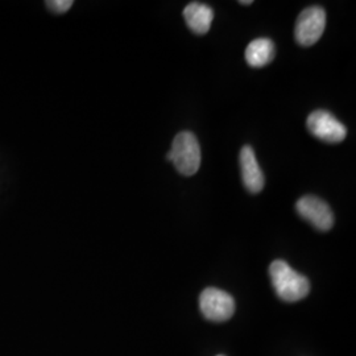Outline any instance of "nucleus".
<instances>
[{"instance_id":"f257e3e1","label":"nucleus","mask_w":356,"mask_h":356,"mask_svg":"<svg viewBox=\"0 0 356 356\" xmlns=\"http://www.w3.org/2000/svg\"><path fill=\"white\" fill-rule=\"evenodd\" d=\"M269 276L276 294L282 301L296 302L305 298L310 292V282L305 276L296 272L282 260H276L270 264Z\"/></svg>"},{"instance_id":"f03ea898","label":"nucleus","mask_w":356,"mask_h":356,"mask_svg":"<svg viewBox=\"0 0 356 356\" xmlns=\"http://www.w3.org/2000/svg\"><path fill=\"white\" fill-rule=\"evenodd\" d=\"M172 164L182 176H193L201 166V148L195 135L189 131L179 132L172 145Z\"/></svg>"},{"instance_id":"7ed1b4c3","label":"nucleus","mask_w":356,"mask_h":356,"mask_svg":"<svg viewBox=\"0 0 356 356\" xmlns=\"http://www.w3.org/2000/svg\"><path fill=\"white\" fill-rule=\"evenodd\" d=\"M326 26V13L322 7H309L300 13L294 36L301 47H312L318 41Z\"/></svg>"},{"instance_id":"20e7f679","label":"nucleus","mask_w":356,"mask_h":356,"mask_svg":"<svg viewBox=\"0 0 356 356\" xmlns=\"http://www.w3.org/2000/svg\"><path fill=\"white\" fill-rule=\"evenodd\" d=\"M306 126L313 136L330 144L343 141L347 135V129L343 124L334 115L325 110H317L309 115Z\"/></svg>"},{"instance_id":"39448f33","label":"nucleus","mask_w":356,"mask_h":356,"mask_svg":"<svg viewBox=\"0 0 356 356\" xmlns=\"http://www.w3.org/2000/svg\"><path fill=\"white\" fill-rule=\"evenodd\" d=\"M200 306L204 317L214 322H223L235 313V301L229 293L216 288H207L201 293Z\"/></svg>"},{"instance_id":"423d86ee","label":"nucleus","mask_w":356,"mask_h":356,"mask_svg":"<svg viewBox=\"0 0 356 356\" xmlns=\"http://www.w3.org/2000/svg\"><path fill=\"white\" fill-rule=\"evenodd\" d=\"M296 210L313 227L319 231H329L334 225L330 206L314 195H305L296 204Z\"/></svg>"},{"instance_id":"0eeeda50","label":"nucleus","mask_w":356,"mask_h":356,"mask_svg":"<svg viewBox=\"0 0 356 356\" xmlns=\"http://www.w3.org/2000/svg\"><path fill=\"white\" fill-rule=\"evenodd\" d=\"M241 168H242L243 184L250 193L263 191L266 179L256 160L254 149L250 145H244L241 151Z\"/></svg>"},{"instance_id":"6e6552de","label":"nucleus","mask_w":356,"mask_h":356,"mask_svg":"<svg viewBox=\"0 0 356 356\" xmlns=\"http://www.w3.org/2000/svg\"><path fill=\"white\" fill-rule=\"evenodd\" d=\"M184 17L191 32L197 35H204L209 32L213 19L214 11L211 7L204 3L193 1L189 3L184 10Z\"/></svg>"},{"instance_id":"1a4fd4ad","label":"nucleus","mask_w":356,"mask_h":356,"mask_svg":"<svg viewBox=\"0 0 356 356\" xmlns=\"http://www.w3.org/2000/svg\"><path fill=\"white\" fill-rule=\"evenodd\" d=\"M276 54V47L269 38H256L245 49V61L252 67H263L269 64Z\"/></svg>"},{"instance_id":"9d476101","label":"nucleus","mask_w":356,"mask_h":356,"mask_svg":"<svg viewBox=\"0 0 356 356\" xmlns=\"http://www.w3.org/2000/svg\"><path fill=\"white\" fill-rule=\"evenodd\" d=\"M47 4L54 13H64L67 10H70V7L73 6V1L72 0H53V1H47Z\"/></svg>"},{"instance_id":"9b49d317","label":"nucleus","mask_w":356,"mask_h":356,"mask_svg":"<svg viewBox=\"0 0 356 356\" xmlns=\"http://www.w3.org/2000/svg\"><path fill=\"white\" fill-rule=\"evenodd\" d=\"M239 4H243V6H250V4H252V1H251V0H247V1H239Z\"/></svg>"},{"instance_id":"f8f14e48","label":"nucleus","mask_w":356,"mask_h":356,"mask_svg":"<svg viewBox=\"0 0 356 356\" xmlns=\"http://www.w3.org/2000/svg\"><path fill=\"white\" fill-rule=\"evenodd\" d=\"M166 160L172 163V154H170V152H168V154H166Z\"/></svg>"},{"instance_id":"ddd939ff","label":"nucleus","mask_w":356,"mask_h":356,"mask_svg":"<svg viewBox=\"0 0 356 356\" xmlns=\"http://www.w3.org/2000/svg\"><path fill=\"white\" fill-rule=\"evenodd\" d=\"M219 356H223V355H219Z\"/></svg>"}]
</instances>
